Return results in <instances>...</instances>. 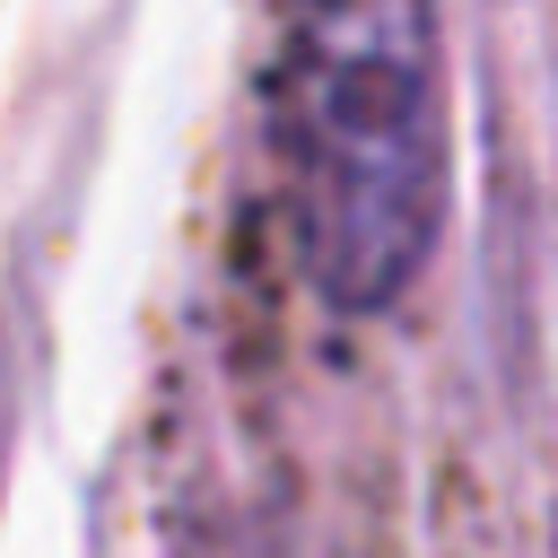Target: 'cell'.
I'll return each instance as SVG.
<instances>
[{"mask_svg": "<svg viewBox=\"0 0 558 558\" xmlns=\"http://www.w3.org/2000/svg\"><path fill=\"white\" fill-rule=\"evenodd\" d=\"M270 131L305 279L349 314L401 305L453 174L436 0H288Z\"/></svg>", "mask_w": 558, "mask_h": 558, "instance_id": "cell-1", "label": "cell"}]
</instances>
